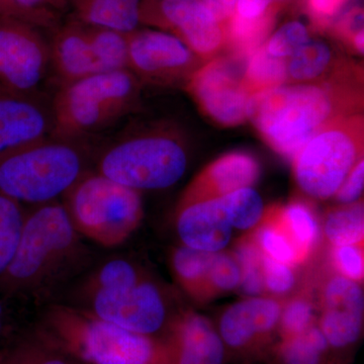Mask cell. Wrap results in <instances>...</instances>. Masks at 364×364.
Returning a JSON list of instances; mask_svg holds the SVG:
<instances>
[{
	"mask_svg": "<svg viewBox=\"0 0 364 364\" xmlns=\"http://www.w3.org/2000/svg\"><path fill=\"white\" fill-rule=\"evenodd\" d=\"M25 213L23 205L0 193V277L16 251Z\"/></svg>",
	"mask_w": 364,
	"mask_h": 364,
	"instance_id": "34",
	"label": "cell"
},
{
	"mask_svg": "<svg viewBox=\"0 0 364 364\" xmlns=\"http://www.w3.org/2000/svg\"><path fill=\"white\" fill-rule=\"evenodd\" d=\"M128 70L139 81L173 85L191 77L198 65V55L182 41L161 31L127 33Z\"/></svg>",
	"mask_w": 364,
	"mask_h": 364,
	"instance_id": "11",
	"label": "cell"
},
{
	"mask_svg": "<svg viewBox=\"0 0 364 364\" xmlns=\"http://www.w3.org/2000/svg\"><path fill=\"white\" fill-rule=\"evenodd\" d=\"M328 347L320 328L314 324L299 336L282 339L279 356L282 364H321Z\"/></svg>",
	"mask_w": 364,
	"mask_h": 364,
	"instance_id": "31",
	"label": "cell"
},
{
	"mask_svg": "<svg viewBox=\"0 0 364 364\" xmlns=\"http://www.w3.org/2000/svg\"><path fill=\"white\" fill-rule=\"evenodd\" d=\"M176 230L183 245L205 251L221 252L232 237V228L221 198L178 205Z\"/></svg>",
	"mask_w": 364,
	"mask_h": 364,
	"instance_id": "18",
	"label": "cell"
},
{
	"mask_svg": "<svg viewBox=\"0 0 364 364\" xmlns=\"http://www.w3.org/2000/svg\"><path fill=\"white\" fill-rule=\"evenodd\" d=\"M323 231L332 246L363 244V203L335 208L326 215Z\"/></svg>",
	"mask_w": 364,
	"mask_h": 364,
	"instance_id": "27",
	"label": "cell"
},
{
	"mask_svg": "<svg viewBox=\"0 0 364 364\" xmlns=\"http://www.w3.org/2000/svg\"><path fill=\"white\" fill-rule=\"evenodd\" d=\"M232 228L255 229L264 217V203L252 188H244L220 196Z\"/></svg>",
	"mask_w": 364,
	"mask_h": 364,
	"instance_id": "32",
	"label": "cell"
},
{
	"mask_svg": "<svg viewBox=\"0 0 364 364\" xmlns=\"http://www.w3.org/2000/svg\"><path fill=\"white\" fill-rule=\"evenodd\" d=\"M81 298L85 305L79 308L145 336L158 338L159 333H166L174 318L170 317L162 289L148 277L135 286L95 291Z\"/></svg>",
	"mask_w": 364,
	"mask_h": 364,
	"instance_id": "9",
	"label": "cell"
},
{
	"mask_svg": "<svg viewBox=\"0 0 364 364\" xmlns=\"http://www.w3.org/2000/svg\"><path fill=\"white\" fill-rule=\"evenodd\" d=\"M287 79V60L268 54L264 46L248 57L243 81L251 95L284 85Z\"/></svg>",
	"mask_w": 364,
	"mask_h": 364,
	"instance_id": "26",
	"label": "cell"
},
{
	"mask_svg": "<svg viewBox=\"0 0 364 364\" xmlns=\"http://www.w3.org/2000/svg\"><path fill=\"white\" fill-rule=\"evenodd\" d=\"M2 354H4V352H0V363H1Z\"/></svg>",
	"mask_w": 364,
	"mask_h": 364,
	"instance_id": "50",
	"label": "cell"
},
{
	"mask_svg": "<svg viewBox=\"0 0 364 364\" xmlns=\"http://www.w3.org/2000/svg\"><path fill=\"white\" fill-rule=\"evenodd\" d=\"M363 244L333 246L332 261L339 274L356 282L364 277Z\"/></svg>",
	"mask_w": 364,
	"mask_h": 364,
	"instance_id": "40",
	"label": "cell"
},
{
	"mask_svg": "<svg viewBox=\"0 0 364 364\" xmlns=\"http://www.w3.org/2000/svg\"><path fill=\"white\" fill-rule=\"evenodd\" d=\"M277 210L280 221L296 244L301 258L306 259L320 238V227L312 210L305 203L296 202Z\"/></svg>",
	"mask_w": 364,
	"mask_h": 364,
	"instance_id": "28",
	"label": "cell"
},
{
	"mask_svg": "<svg viewBox=\"0 0 364 364\" xmlns=\"http://www.w3.org/2000/svg\"><path fill=\"white\" fill-rule=\"evenodd\" d=\"M32 333L86 364H172L164 339L129 331L79 306L50 303Z\"/></svg>",
	"mask_w": 364,
	"mask_h": 364,
	"instance_id": "3",
	"label": "cell"
},
{
	"mask_svg": "<svg viewBox=\"0 0 364 364\" xmlns=\"http://www.w3.org/2000/svg\"><path fill=\"white\" fill-rule=\"evenodd\" d=\"M0 364H86L46 343L31 333L11 350L4 352Z\"/></svg>",
	"mask_w": 364,
	"mask_h": 364,
	"instance_id": "30",
	"label": "cell"
},
{
	"mask_svg": "<svg viewBox=\"0 0 364 364\" xmlns=\"http://www.w3.org/2000/svg\"><path fill=\"white\" fill-rule=\"evenodd\" d=\"M87 139L50 135L0 157V193L21 205L58 200L93 170Z\"/></svg>",
	"mask_w": 364,
	"mask_h": 364,
	"instance_id": "4",
	"label": "cell"
},
{
	"mask_svg": "<svg viewBox=\"0 0 364 364\" xmlns=\"http://www.w3.org/2000/svg\"><path fill=\"white\" fill-rule=\"evenodd\" d=\"M345 0H310L313 14L318 18H328L336 14Z\"/></svg>",
	"mask_w": 364,
	"mask_h": 364,
	"instance_id": "46",
	"label": "cell"
},
{
	"mask_svg": "<svg viewBox=\"0 0 364 364\" xmlns=\"http://www.w3.org/2000/svg\"><path fill=\"white\" fill-rule=\"evenodd\" d=\"M363 119L359 114L326 124L294 158L299 188L318 200L336 195L351 170L363 158Z\"/></svg>",
	"mask_w": 364,
	"mask_h": 364,
	"instance_id": "8",
	"label": "cell"
},
{
	"mask_svg": "<svg viewBox=\"0 0 364 364\" xmlns=\"http://www.w3.org/2000/svg\"><path fill=\"white\" fill-rule=\"evenodd\" d=\"M254 239L261 250L272 259L296 267L303 262L296 244L291 240L284 225L280 221L277 208L265 213L262 221L258 225Z\"/></svg>",
	"mask_w": 364,
	"mask_h": 364,
	"instance_id": "23",
	"label": "cell"
},
{
	"mask_svg": "<svg viewBox=\"0 0 364 364\" xmlns=\"http://www.w3.org/2000/svg\"><path fill=\"white\" fill-rule=\"evenodd\" d=\"M320 306L318 327L330 346L344 348L358 341L363 332L364 312L359 282L337 272L323 284Z\"/></svg>",
	"mask_w": 364,
	"mask_h": 364,
	"instance_id": "15",
	"label": "cell"
},
{
	"mask_svg": "<svg viewBox=\"0 0 364 364\" xmlns=\"http://www.w3.org/2000/svg\"><path fill=\"white\" fill-rule=\"evenodd\" d=\"M262 268L265 291L273 296H282L289 293L296 286L294 267L272 259L267 254L263 253Z\"/></svg>",
	"mask_w": 364,
	"mask_h": 364,
	"instance_id": "39",
	"label": "cell"
},
{
	"mask_svg": "<svg viewBox=\"0 0 364 364\" xmlns=\"http://www.w3.org/2000/svg\"><path fill=\"white\" fill-rule=\"evenodd\" d=\"M282 303L273 298L253 296L228 308L220 320L224 344L243 350L267 338L279 327Z\"/></svg>",
	"mask_w": 364,
	"mask_h": 364,
	"instance_id": "17",
	"label": "cell"
},
{
	"mask_svg": "<svg viewBox=\"0 0 364 364\" xmlns=\"http://www.w3.org/2000/svg\"><path fill=\"white\" fill-rule=\"evenodd\" d=\"M188 154L167 127L127 132L95 150L93 170L135 191L164 189L181 181Z\"/></svg>",
	"mask_w": 364,
	"mask_h": 364,
	"instance_id": "5",
	"label": "cell"
},
{
	"mask_svg": "<svg viewBox=\"0 0 364 364\" xmlns=\"http://www.w3.org/2000/svg\"><path fill=\"white\" fill-rule=\"evenodd\" d=\"M88 272L80 287V296L102 289L135 286L147 277L135 263L119 257L105 261L95 268L91 267Z\"/></svg>",
	"mask_w": 364,
	"mask_h": 364,
	"instance_id": "25",
	"label": "cell"
},
{
	"mask_svg": "<svg viewBox=\"0 0 364 364\" xmlns=\"http://www.w3.org/2000/svg\"><path fill=\"white\" fill-rule=\"evenodd\" d=\"M76 20L86 25L104 26L123 33L140 25L142 0H67Z\"/></svg>",
	"mask_w": 364,
	"mask_h": 364,
	"instance_id": "21",
	"label": "cell"
},
{
	"mask_svg": "<svg viewBox=\"0 0 364 364\" xmlns=\"http://www.w3.org/2000/svg\"><path fill=\"white\" fill-rule=\"evenodd\" d=\"M51 32V68L58 79L59 86L104 72L98 66L81 21L74 18L60 23Z\"/></svg>",
	"mask_w": 364,
	"mask_h": 364,
	"instance_id": "20",
	"label": "cell"
},
{
	"mask_svg": "<svg viewBox=\"0 0 364 364\" xmlns=\"http://www.w3.org/2000/svg\"><path fill=\"white\" fill-rule=\"evenodd\" d=\"M241 269L233 254L217 252L208 269V299L215 294L231 291L240 286Z\"/></svg>",
	"mask_w": 364,
	"mask_h": 364,
	"instance_id": "37",
	"label": "cell"
},
{
	"mask_svg": "<svg viewBox=\"0 0 364 364\" xmlns=\"http://www.w3.org/2000/svg\"><path fill=\"white\" fill-rule=\"evenodd\" d=\"M93 262L95 253L62 202L33 205L26 210L16 251L0 277V298L50 304Z\"/></svg>",
	"mask_w": 364,
	"mask_h": 364,
	"instance_id": "1",
	"label": "cell"
},
{
	"mask_svg": "<svg viewBox=\"0 0 364 364\" xmlns=\"http://www.w3.org/2000/svg\"><path fill=\"white\" fill-rule=\"evenodd\" d=\"M52 100L40 92L21 93L0 85V157L52 135Z\"/></svg>",
	"mask_w": 364,
	"mask_h": 364,
	"instance_id": "14",
	"label": "cell"
},
{
	"mask_svg": "<svg viewBox=\"0 0 364 364\" xmlns=\"http://www.w3.org/2000/svg\"><path fill=\"white\" fill-rule=\"evenodd\" d=\"M270 1H272V4H274V2H284L287 1V0H270Z\"/></svg>",
	"mask_w": 364,
	"mask_h": 364,
	"instance_id": "49",
	"label": "cell"
},
{
	"mask_svg": "<svg viewBox=\"0 0 364 364\" xmlns=\"http://www.w3.org/2000/svg\"><path fill=\"white\" fill-rule=\"evenodd\" d=\"M2 16L21 18L41 30L53 31L62 23V16L58 14L28 11L14 0H0V16Z\"/></svg>",
	"mask_w": 364,
	"mask_h": 364,
	"instance_id": "41",
	"label": "cell"
},
{
	"mask_svg": "<svg viewBox=\"0 0 364 364\" xmlns=\"http://www.w3.org/2000/svg\"><path fill=\"white\" fill-rule=\"evenodd\" d=\"M141 23L170 31L200 57L214 55L224 40L221 26L200 0H144Z\"/></svg>",
	"mask_w": 364,
	"mask_h": 364,
	"instance_id": "12",
	"label": "cell"
},
{
	"mask_svg": "<svg viewBox=\"0 0 364 364\" xmlns=\"http://www.w3.org/2000/svg\"><path fill=\"white\" fill-rule=\"evenodd\" d=\"M332 57L329 46L310 39L287 60V78L299 82L316 80L327 71Z\"/></svg>",
	"mask_w": 364,
	"mask_h": 364,
	"instance_id": "29",
	"label": "cell"
},
{
	"mask_svg": "<svg viewBox=\"0 0 364 364\" xmlns=\"http://www.w3.org/2000/svg\"><path fill=\"white\" fill-rule=\"evenodd\" d=\"M140 81L129 70L98 72L59 86L52 100L53 135L87 139L135 107Z\"/></svg>",
	"mask_w": 364,
	"mask_h": 364,
	"instance_id": "6",
	"label": "cell"
},
{
	"mask_svg": "<svg viewBox=\"0 0 364 364\" xmlns=\"http://www.w3.org/2000/svg\"><path fill=\"white\" fill-rule=\"evenodd\" d=\"M18 6L31 11L58 14L62 16L69 11L67 0H14Z\"/></svg>",
	"mask_w": 364,
	"mask_h": 364,
	"instance_id": "43",
	"label": "cell"
},
{
	"mask_svg": "<svg viewBox=\"0 0 364 364\" xmlns=\"http://www.w3.org/2000/svg\"><path fill=\"white\" fill-rule=\"evenodd\" d=\"M188 90L217 123L237 126L247 119L252 95L244 85L243 73L231 60H214L196 69L188 78Z\"/></svg>",
	"mask_w": 364,
	"mask_h": 364,
	"instance_id": "13",
	"label": "cell"
},
{
	"mask_svg": "<svg viewBox=\"0 0 364 364\" xmlns=\"http://www.w3.org/2000/svg\"><path fill=\"white\" fill-rule=\"evenodd\" d=\"M352 72L340 71L326 82L282 85L256 93L248 117L265 142L287 159L326 124L359 112L360 88Z\"/></svg>",
	"mask_w": 364,
	"mask_h": 364,
	"instance_id": "2",
	"label": "cell"
},
{
	"mask_svg": "<svg viewBox=\"0 0 364 364\" xmlns=\"http://www.w3.org/2000/svg\"><path fill=\"white\" fill-rule=\"evenodd\" d=\"M352 45H353L354 49L363 55L364 51V33L363 30L358 31V33L354 35L353 39H352Z\"/></svg>",
	"mask_w": 364,
	"mask_h": 364,
	"instance_id": "47",
	"label": "cell"
},
{
	"mask_svg": "<svg viewBox=\"0 0 364 364\" xmlns=\"http://www.w3.org/2000/svg\"><path fill=\"white\" fill-rule=\"evenodd\" d=\"M50 69V44L42 30L21 18L0 16V85L37 93Z\"/></svg>",
	"mask_w": 364,
	"mask_h": 364,
	"instance_id": "10",
	"label": "cell"
},
{
	"mask_svg": "<svg viewBox=\"0 0 364 364\" xmlns=\"http://www.w3.org/2000/svg\"><path fill=\"white\" fill-rule=\"evenodd\" d=\"M272 4L270 0H237L235 14L245 20H255L267 16Z\"/></svg>",
	"mask_w": 364,
	"mask_h": 364,
	"instance_id": "44",
	"label": "cell"
},
{
	"mask_svg": "<svg viewBox=\"0 0 364 364\" xmlns=\"http://www.w3.org/2000/svg\"><path fill=\"white\" fill-rule=\"evenodd\" d=\"M218 23L231 18L236 11L237 0H200Z\"/></svg>",
	"mask_w": 364,
	"mask_h": 364,
	"instance_id": "45",
	"label": "cell"
},
{
	"mask_svg": "<svg viewBox=\"0 0 364 364\" xmlns=\"http://www.w3.org/2000/svg\"><path fill=\"white\" fill-rule=\"evenodd\" d=\"M215 253L205 252L181 244L171 255L174 277L182 289L189 296L205 301L207 296V277Z\"/></svg>",
	"mask_w": 364,
	"mask_h": 364,
	"instance_id": "22",
	"label": "cell"
},
{
	"mask_svg": "<svg viewBox=\"0 0 364 364\" xmlns=\"http://www.w3.org/2000/svg\"><path fill=\"white\" fill-rule=\"evenodd\" d=\"M364 186V162L360 160L350 173L346 177L337 191L336 200L342 205H351L358 203L363 196Z\"/></svg>",
	"mask_w": 364,
	"mask_h": 364,
	"instance_id": "42",
	"label": "cell"
},
{
	"mask_svg": "<svg viewBox=\"0 0 364 364\" xmlns=\"http://www.w3.org/2000/svg\"><path fill=\"white\" fill-rule=\"evenodd\" d=\"M230 28V41L236 56L248 58L259 49L267 36L270 25L269 16H264L255 20H245L234 14Z\"/></svg>",
	"mask_w": 364,
	"mask_h": 364,
	"instance_id": "35",
	"label": "cell"
},
{
	"mask_svg": "<svg viewBox=\"0 0 364 364\" xmlns=\"http://www.w3.org/2000/svg\"><path fill=\"white\" fill-rule=\"evenodd\" d=\"M62 203L79 235L102 247L123 244L143 220L140 191L95 170L85 174L67 191Z\"/></svg>",
	"mask_w": 364,
	"mask_h": 364,
	"instance_id": "7",
	"label": "cell"
},
{
	"mask_svg": "<svg viewBox=\"0 0 364 364\" xmlns=\"http://www.w3.org/2000/svg\"><path fill=\"white\" fill-rule=\"evenodd\" d=\"M309 40L310 35L304 23L289 21L273 33L264 47L268 54L275 58L287 60Z\"/></svg>",
	"mask_w": 364,
	"mask_h": 364,
	"instance_id": "38",
	"label": "cell"
},
{
	"mask_svg": "<svg viewBox=\"0 0 364 364\" xmlns=\"http://www.w3.org/2000/svg\"><path fill=\"white\" fill-rule=\"evenodd\" d=\"M162 338L168 345L172 364L224 363V342L210 321L200 314L176 316Z\"/></svg>",
	"mask_w": 364,
	"mask_h": 364,
	"instance_id": "16",
	"label": "cell"
},
{
	"mask_svg": "<svg viewBox=\"0 0 364 364\" xmlns=\"http://www.w3.org/2000/svg\"><path fill=\"white\" fill-rule=\"evenodd\" d=\"M314 324V306L309 296L299 294L282 304L279 323L282 339L299 336Z\"/></svg>",
	"mask_w": 364,
	"mask_h": 364,
	"instance_id": "36",
	"label": "cell"
},
{
	"mask_svg": "<svg viewBox=\"0 0 364 364\" xmlns=\"http://www.w3.org/2000/svg\"><path fill=\"white\" fill-rule=\"evenodd\" d=\"M83 25L88 43L102 71L126 70L128 68L127 33L104 26Z\"/></svg>",
	"mask_w": 364,
	"mask_h": 364,
	"instance_id": "24",
	"label": "cell"
},
{
	"mask_svg": "<svg viewBox=\"0 0 364 364\" xmlns=\"http://www.w3.org/2000/svg\"><path fill=\"white\" fill-rule=\"evenodd\" d=\"M260 165L247 153H230L215 160L191 181L178 205L212 200L251 188L260 176Z\"/></svg>",
	"mask_w": 364,
	"mask_h": 364,
	"instance_id": "19",
	"label": "cell"
},
{
	"mask_svg": "<svg viewBox=\"0 0 364 364\" xmlns=\"http://www.w3.org/2000/svg\"><path fill=\"white\" fill-rule=\"evenodd\" d=\"M241 269L240 287L246 296H260L265 293L263 277V252L253 236H248L237 243L233 252Z\"/></svg>",
	"mask_w": 364,
	"mask_h": 364,
	"instance_id": "33",
	"label": "cell"
},
{
	"mask_svg": "<svg viewBox=\"0 0 364 364\" xmlns=\"http://www.w3.org/2000/svg\"><path fill=\"white\" fill-rule=\"evenodd\" d=\"M2 316H4V306H2V301H0V333L2 330Z\"/></svg>",
	"mask_w": 364,
	"mask_h": 364,
	"instance_id": "48",
	"label": "cell"
}]
</instances>
